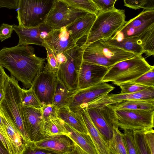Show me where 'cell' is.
<instances>
[{"label": "cell", "instance_id": "cell-1", "mask_svg": "<svg viewBox=\"0 0 154 154\" xmlns=\"http://www.w3.org/2000/svg\"><path fill=\"white\" fill-rule=\"evenodd\" d=\"M45 60L35 55L32 46L17 45L0 50V65L26 89L31 87L35 77L43 69Z\"/></svg>", "mask_w": 154, "mask_h": 154}, {"label": "cell", "instance_id": "cell-2", "mask_svg": "<svg viewBox=\"0 0 154 154\" xmlns=\"http://www.w3.org/2000/svg\"><path fill=\"white\" fill-rule=\"evenodd\" d=\"M3 91V94L0 102V108L7 114L24 142L29 140L24 129L22 120V88L14 77L6 74Z\"/></svg>", "mask_w": 154, "mask_h": 154}, {"label": "cell", "instance_id": "cell-3", "mask_svg": "<svg viewBox=\"0 0 154 154\" xmlns=\"http://www.w3.org/2000/svg\"><path fill=\"white\" fill-rule=\"evenodd\" d=\"M136 55L112 46L102 39L85 44L83 60L109 69L116 63L132 58Z\"/></svg>", "mask_w": 154, "mask_h": 154}, {"label": "cell", "instance_id": "cell-4", "mask_svg": "<svg viewBox=\"0 0 154 154\" xmlns=\"http://www.w3.org/2000/svg\"><path fill=\"white\" fill-rule=\"evenodd\" d=\"M154 66L150 65L142 55L119 62L108 69L102 79L103 82H112L116 85L133 81L149 71Z\"/></svg>", "mask_w": 154, "mask_h": 154}, {"label": "cell", "instance_id": "cell-5", "mask_svg": "<svg viewBox=\"0 0 154 154\" xmlns=\"http://www.w3.org/2000/svg\"><path fill=\"white\" fill-rule=\"evenodd\" d=\"M125 10L114 8L99 12L87 35L85 44L110 38L125 24Z\"/></svg>", "mask_w": 154, "mask_h": 154}, {"label": "cell", "instance_id": "cell-6", "mask_svg": "<svg viewBox=\"0 0 154 154\" xmlns=\"http://www.w3.org/2000/svg\"><path fill=\"white\" fill-rule=\"evenodd\" d=\"M106 106L114 125L123 130L147 131L154 127V110L113 109Z\"/></svg>", "mask_w": 154, "mask_h": 154}, {"label": "cell", "instance_id": "cell-7", "mask_svg": "<svg viewBox=\"0 0 154 154\" xmlns=\"http://www.w3.org/2000/svg\"><path fill=\"white\" fill-rule=\"evenodd\" d=\"M85 42L63 52L66 59L59 65L56 73L57 79L70 91L78 89L79 75L83 61Z\"/></svg>", "mask_w": 154, "mask_h": 154}, {"label": "cell", "instance_id": "cell-8", "mask_svg": "<svg viewBox=\"0 0 154 154\" xmlns=\"http://www.w3.org/2000/svg\"><path fill=\"white\" fill-rule=\"evenodd\" d=\"M55 0H18L17 7L18 25L30 27L44 23Z\"/></svg>", "mask_w": 154, "mask_h": 154}, {"label": "cell", "instance_id": "cell-9", "mask_svg": "<svg viewBox=\"0 0 154 154\" xmlns=\"http://www.w3.org/2000/svg\"><path fill=\"white\" fill-rule=\"evenodd\" d=\"M154 27V9L145 10L128 21L112 36L119 41L128 38H138Z\"/></svg>", "mask_w": 154, "mask_h": 154}, {"label": "cell", "instance_id": "cell-10", "mask_svg": "<svg viewBox=\"0 0 154 154\" xmlns=\"http://www.w3.org/2000/svg\"><path fill=\"white\" fill-rule=\"evenodd\" d=\"M87 12L71 7L60 0L55 1L45 23L52 29L66 26Z\"/></svg>", "mask_w": 154, "mask_h": 154}, {"label": "cell", "instance_id": "cell-11", "mask_svg": "<svg viewBox=\"0 0 154 154\" xmlns=\"http://www.w3.org/2000/svg\"><path fill=\"white\" fill-rule=\"evenodd\" d=\"M57 80L56 74L44 67L35 77L31 88L42 105L53 103Z\"/></svg>", "mask_w": 154, "mask_h": 154}, {"label": "cell", "instance_id": "cell-12", "mask_svg": "<svg viewBox=\"0 0 154 154\" xmlns=\"http://www.w3.org/2000/svg\"><path fill=\"white\" fill-rule=\"evenodd\" d=\"M35 143L38 147L52 152L55 154H86L66 135L49 136Z\"/></svg>", "mask_w": 154, "mask_h": 154}, {"label": "cell", "instance_id": "cell-13", "mask_svg": "<svg viewBox=\"0 0 154 154\" xmlns=\"http://www.w3.org/2000/svg\"><path fill=\"white\" fill-rule=\"evenodd\" d=\"M154 99V87H148L141 91L129 94H109L102 95L82 106V108H100L124 100Z\"/></svg>", "mask_w": 154, "mask_h": 154}, {"label": "cell", "instance_id": "cell-14", "mask_svg": "<svg viewBox=\"0 0 154 154\" xmlns=\"http://www.w3.org/2000/svg\"><path fill=\"white\" fill-rule=\"evenodd\" d=\"M22 120L25 131L29 140L36 142L45 138L43 134L45 121L41 109L23 106Z\"/></svg>", "mask_w": 154, "mask_h": 154}, {"label": "cell", "instance_id": "cell-15", "mask_svg": "<svg viewBox=\"0 0 154 154\" xmlns=\"http://www.w3.org/2000/svg\"><path fill=\"white\" fill-rule=\"evenodd\" d=\"M115 88L112 85L101 81L93 86L78 90L74 94L69 108L74 112L80 111L82 105L102 95L109 94Z\"/></svg>", "mask_w": 154, "mask_h": 154}, {"label": "cell", "instance_id": "cell-16", "mask_svg": "<svg viewBox=\"0 0 154 154\" xmlns=\"http://www.w3.org/2000/svg\"><path fill=\"white\" fill-rule=\"evenodd\" d=\"M13 29L19 38L18 45L33 44L45 48L46 45L45 44L44 39L48 33L53 29L45 23L38 26L30 27L14 24Z\"/></svg>", "mask_w": 154, "mask_h": 154}, {"label": "cell", "instance_id": "cell-17", "mask_svg": "<svg viewBox=\"0 0 154 154\" xmlns=\"http://www.w3.org/2000/svg\"><path fill=\"white\" fill-rule=\"evenodd\" d=\"M108 69L104 66L83 60L79 75L77 90L93 86L101 82Z\"/></svg>", "mask_w": 154, "mask_h": 154}, {"label": "cell", "instance_id": "cell-18", "mask_svg": "<svg viewBox=\"0 0 154 154\" xmlns=\"http://www.w3.org/2000/svg\"><path fill=\"white\" fill-rule=\"evenodd\" d=\"M65 26L53 29L44 39L45 45L56 54L63 53L77 45Z\"/></svg>", "mask_w": 154, "mask_h": 154}, {"label": "cell", "instance_id": "cell-19", "mask_svg": "<svg viewBox=\"0 0 154 154\" xmlns=\"http://www.w3.org/2000/svg\"><path fill=\"white\" fill-rule=\"evenodd\" d=\"M86 108L93 123L108 143L112 136L114 125L109 119L107 106Z\"/></svg>", "mask_w": 154, "mask_h": 154}, {"label": "cell", "instance_id": "cell-20", "mask_svg": "<svg viewBox=\"0 0 154 154\" xmlns=\"http://www.w3.org/2000/svg\"><path fill=\"white\" fill-rule=\"evenodd\" d=\"M97 17V14L88 12L66 26L73 39L77 42L89 33Z\"/></svg>", "mask_w": 154, "mask_h": 154}, {"label": "cell", "instance_id": "cell-21", "mask_svg": "<svg viewBox=\"0 0 154 154\" xmlns=\"http://www.w3.org/2000/svg\"><path fill=\"white\" fill-rule=\"evenodd\" d=\"M82 113L88 132L98 154H110L108 142L93 123L86 108L82 109Z\"/></svg>", "mask_w": 154, "mask_h": 154}, {"label": "cell", "instance_id": "cell-22", "mask_svg": "<svg viewBox=\"0 0 154 154\" xmlns=\"http://www.w3.org/2000/svg\"><path fill=\"white\" fill-rule=\"evenodd\" d=\"M69 136L86 154H98L89 134L80 132L64 122Z\"/></svg>", "mask_w": 154, "mask_h": 154}, {"label": "cell", "instance_id": "cell-23", "mask_svg": "<svg viewBox=\"0 0 154 154\" xmlns=\"http://www.w3.org/2000/svg\"><path fill=\"white\" fill-rule=\"evenodd\" d=\"M58 117L77 131L89 134L82 116L81 111L74 112L69 107L60 108Z\"/></svg>", "mask_w": 154, "mask_h": 154}, {"label": "cell", "instance_id": "cell-24", "mask_svg": "<svg viewBox=\"0 0 154 154\" xmlns=\"http://www.w3.org/2000/svg\"><path fill=\"white\" fill-rule=\"evenodd\" d=\"M0 116L10 139L14 154H21L24 142L7 114L0 108Z\"/></svg>", "mask_w": 154, "mask_h": 154}, {"label": "cell", "instance_id": "cell-25", "mask_svg": "<svg viewBox=\"0 0 154 154\" xmlns=\"http://www.w3.org/2000/svg\"><path fill=\"white\" fill-rule=\"evenodd\" d=\"M108 44L125 51L142 55L144 53L141 42L138 38H128L118 41L111 37L103 39Z\"/></svg>", "mask_w": 154, "mask_h": 154}, {"label": "cell", "instance_id": "cell-26", "mask_svg": "<svg viewBox=\"0 0 154 154\" xmlns=\"http://www.w3.org/2000/svg\"><path fill=\"white\" fill-rule=\"evenodd\" d=\"M106 106L113 109H130L154 110V99L124 100Z\"/></svg>", "mask_w": 154, "mask_h": 154}, {"label": "cell", "instance_id": "cell-27", "mask_svg": "<svg viewBox=\"0 0 154 154\" xmlns=\"http://www.w3.org/2000/svg\"><path fill=\"white\" fill-rule=\"evenodd\" d=\"M75 92L68 91L57 80L53 103L60 108L69 107Z\"/></svg>", "mask_w": 154, "mask_h": 154}, {"label": "cell", "instance_id": "cell-28", "mask_svg": "<svg viewBox=\"0 0 154 154\" xmlns=\"http://www.w3.org/2000/svg\"><path fill=\"white\" fill-rule=\"evenodd\" d=\"M43 134L45 138L49 136L58 134L67 135L68 133L64 125V122L58 117L45 122Z\"/></svg>", "mask_w": 154, "mask_h": 154}, {"label": "cell", "instance_id": "cell-29", "mask_svg": "<svg viewBox=\"0 0 154 154\" xmlns=\"http://www.w3.org/2000/svg\"><path fill=\"white\" fill-rule=\"evenodd\" d=\"M110 154H127L122 137L118 127L114 126L113 134L108 141Z\"/></svg>", "mask_w": 154, "mask_h": 154}, {"label": "cell", "instance_id": "cell-30", "mask_svg": "<svg viewBox=\"0 0 154 154\" xmlns=\"http://www.w3.org/2000/svg\"><path fill=\"white\" fill-rule=\"evenodd\" d=\"M68 5L87 12L97 14L99 10L91 0H60Z\"/></svg>", "mask_w": 154, "mask_h": 154}, {"label": "cell", "instance_id": "cell-31", "mask_svg": "<svg viewBox=\"0 0 154 154\" xmlns=\"http://www.w3.org/2000/svg\"><path fill=\"white\" fill-rule=\"evenodd\" d=\"M21 100L23 106L41 109L42 104L31 88L28 89L22 88Z\"/></svg>", "mask_w": 154, "mask_h": 154}, {"label": "cell", "instance_id": "cell-32", "mask_svg": "<svg viewBox=\"0 0 154 154\" xmlns=\"http://www.w3.org/2000/svg\"><path fill=\"white\" fill-rule=\"evenodd\" d=\"M146 131H133L137 154H151L144 136Z\"/></svg>", "mask_w": 154, "mask_h": 154}, {"label": "cell", "instance_id": "cell-33", "mask_svg": "<svg viewBox=\"0 0 154 154\" xmlns=\"http://www.w3.org/2000/svg\"><path fill=\"white\" fill-rule=\"evenodd\" d=\"M123 130L122 137L127 154H137L134 131L127 129Z\"/></svg>", "mask_w": 154, "mask_h": 154}, {"label": "cell", "instance_id": "cell-34", "mask_svg": "<svg viewBox=\"0 0 154 154\" xmlns=\"http://www.w3.org/2000/svg\"><path fill=\"white\" fill-rule=\"evenodd\" d=\"M59 109L53 103L42 105L41 110L45 122L57 118Z\"/></svg>", "mask_w": 154, "mask_h": 154}, {"label": "cell", "instance_id": "cell-35", "mask_svg": "<svg viewBox=\"0 0 154 154\" xmlns=\"http://www.w3.org/2000/svg\"><path fill=\"white\" fill-rule=\"evenodd\" d=\"M24 147L21 154H50L54 152L38 147L35 142L29 140L24 142Z\"/></svg>", "mask_w": 154, "mask_h": 154}, {"label": "cell", "instance_id": "cell-36", "mask_svg": "<svg viewBox=\"0 0 154 154\" xmlns=\"http://www.w3.org/2000/svg\"><path fill=\"white\" fill-rule=\"evenodd\" d=\"M45 48L46 51L47 63L44 67L56 74L59 67L56 54L47 46Z\"/></svg>", "mask_w": 154, "mask_h": 154}, {"label": "cell", "instance_id": "cell-37", "mask_svg": "<svg viewBox=\"0 0 154 154\" xmlns=\"http://www.w3.org/2000/svg\"><path fill=\"white\" fill-rule=\"evenodd\" d=\"M121 89L120 94L131 93L142 90L148 87L134 82L130 81L120 84L117 85Z\"/></svg>", "mask_w": 154, "mask_h": 154}, {"label": "cell", "instance_id": "cell-38", "mask_svg": "<svg viewBox=\"0 0 154 154\" xmlns=\"http://www.w3.org/2000/svg\"><path fill=\"white\" fill-rule=\"evenodd\" d=\"M147 87H154V68L132 81Z\"/></svg>", "mask_w": 154, "mask_h": 154}, {"label": "cell", "instance_id": "cell-39", "mask_svg": "<svg viewBox=\"0 0 154 154\" xmlns=\"http://www.w3.org/2000/svg\"><path fill=\"white\" fill-rule=\"evenodd\" d=\"M117 0H91L97 7L99 12L114 8V5Z\"/></svg>", "mask_w": 154, "mask_h": 154}, {"label": "cell", "instance_id": "cell-40", "mask_svg": "<svg viewBox=\"0 0 154 154\" xmlns=\"http://www.w3.org/2000/svg\"><path fill=\"white\" fill-rule=\"evenodd\" d=\"M14 30L13 25L2 23L0 26V40L2 42L10 38Z\"/></svg>", "mask_w": 154, "mask_h": 154}, {"label": "cell", "instance_id": "cell-41", "mask_svg": "<svg viewBox=\"0 0 154 154\" xmlns=\"http://www.w3.org/2000/svg\"><path fill=\"white\" fill-rule=\"evenodd\" d=\"M144 136L151 154H154V131L153 129L146 131Z\"/></svg>", "mask_w": 154, "mask_h": 154}, {"label": "cell", "instance_id": "cell-42", "mask_svg": "<svg viewBox=\"0 0 154 154\" xmlns=\"http://www.w3.org/2000/svg\"><path fill=\"white\" fill-rule=\"evenodd\" d=\"M145 0H123L125 6L135 10L142 8Z\"/></svg>", "mask_w": 154, "mask_h": 154}, {"label": "cell", "instance_id": "cell-43", "mask_svg": "<svg viewBox=\"0 0 154 154\" xmlns=\"http://www.w3.org/2000/svg\"><path fill=\"white\" fill-rule=\"evenodd\" d=\"M18 0H0V8H5L10 9L17 8Z\"/></svg>", "mask_w": 154, "mask_h": 154}, {"label": "cell", "instance_id": "cell-44", "mask_svg": "<svg viewBox=\"0 0 154 154\" xmlns=\"http://www.w3.org/2000/svg\"><path fill=\"white\" fill-rule=\"evenodd\" d=\"M6 74L3 67L0 65V90L3 88Z\"/></svg>", "mask_w": 154, "mask_h": 154}, {"label": "cell", "instance_id": "cell-45", "mask_svg": "<svg viewBox=\"0 0 154 154\" xmlns=\"http://www.w3.org/2000/svg\"><path fill=\"white\" fill-rule=\"evenodd\" d=\"M0 143L5 148L9 154H13L12 150L7 141L0 133Z\"/></svg>", "mask_w": 154, "mask_h": 154}, {"label": "cell", "instance_id": "cell-46", "mask_svg": "<svg viewBox=\"0 0 154 154\" xmlns=\"http://www.w3.org/2000/svg\"><path fill=\"white\" fill-rule=\"evenodd\" d=\"M154 0H145L142 8L144 10L154 9Z\"/></svg>", "mask_w": 154, "mask_h": 154}, {"label": "cell", "instance_id": "cell-47", "mask_svg": "<svg viewBox=\"0 0 154 154\" xmlns=\"http://www.w3.org/2000/svg\"><path fill=\"white\" fill-rule=\"evenodd\" d=\"M0 154H9L4 146L0 143Z\"/></svg>", "mask_w": 154, "mask_h": 154}, {"label": "cell", "instance_id": "cell-48", "mask_svg": "<svg viewBox=\"0 0 154 154\" xmlns=\"http://www.w3.org/2000/svg\"><path fill=\"white\" fill-rule=\"evenodd\" d=\"M3 89L0 90V102L2 100V98L3 97Z\"/></svg>", "mask_w": 154, "mask_h": 154}, {"label": "cell", "instance_id": "cell-49", "mask_svg": "<svg viewBox=\"0 0 154 154\" xmlns=\"http://www.w3.org/2000/svg\"></svg>", "mask_w": 154, "mask_h": 154}]
</instances>
